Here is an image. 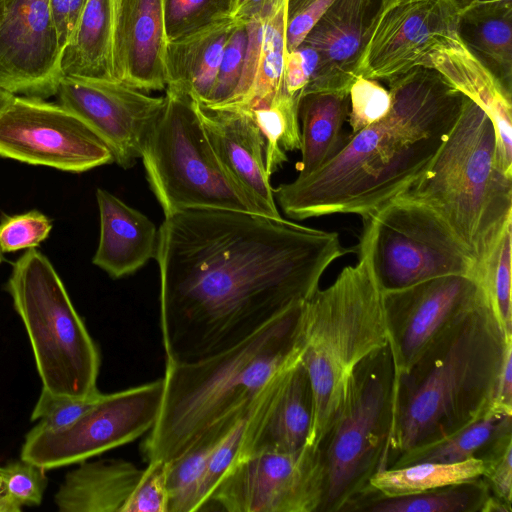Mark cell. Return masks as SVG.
Returning a JSON list of instances; mask_svg holds the SVG:
<instances>
[{"label": "cell", "mask_w": 512, "mask_h": 512, "mask_svg": "<svg viewBox=\"0 0 512 512\" xmlns=\"http://www.w3.org/2000/svg\"><path fill=\"white\" fill-rule=\"evenodd\" d=\"M351 249L337 232L257 213L187 209L158 229L166 362L230 348L307 300Z\"/></svg>", "instance_id": "cell-1"}, {"label": "cell", "mask_w": 512, "mask_h": 512, "mask_svg": "<svg viewBox=\"0 0 512 512\" xmlns=\"http://www.w3.org/2000/svg\"><path fill=\"white\" fill-rule=\"evenodd\" d=\"M387 82L391 106L384 118L349 134L319 170L273 189L289 218L367 216L401 195L429 166L466 96L432 67H415Z\"/></svg>", "instance_id": "cell-2"}, {"label": "cell", "mask_w": 512, "mask_h": 512, "mask_svg": "<svg viewBox=\"0 0 512 512\" xmlns=\"http://www.w3.org/2000/svg\"><path fill=\"white\" fill-rule=\"evenodd\" d=\"M509 336L484 299L448 325L407 372L395 375L387 468L490 409Z\"/></svg>", "instance_id": "cell-3"}, {"label": "cell", "mask_w": 512, "mask_h": 512, "mask_svg": "<svg viewBox=\"0 0 512 512\" xmlns=\"http://www.w3.org/2000/svg\"><path fill=\"white\" fill-rule=\"evenodd\" d=\"M303 302L221 352L166 362L160 412L141 445L147 463L173 460L212 425L249 409L276 374L300 360Z\"/></svg>", "instance_id": "cell-4"}, {"label": "cell", "mask_w": 512, "mask_h": 512, "mask_svg": "<svg viewBox=\"0 0 512 512\" xmlns=\"http://www.w3.org/2000/svg\"><path fill=\"white\" fill-rule=\"evenodd\" d=\"M363 229L355 265L303 302L302 355L313 393V421L307 445L319 447L344 400L356 366L388 345L381 289L372 266V223Z\"/></svg>", "instance_id": "cell-5"}, {"label": "cell", "mask_w": 512, "mask_h": 512, "mask_svg": "<svg viewBox=\"0 0 512 512\" xmlns=\"http://www.w3.org/2000/svg\"><path fill=\"white\" fill-rule=\"evenodd\" d=\"M397 198L432 210L475 262L512 222V174L502 166L494 126L471 99L425 171Z\"/></svg>", "instance_id": "cell-6"}, {"label": "cell", "mask_w": 512, "mask_h": 512, "mask_svg": "<svg viewBox=\"0 0 512 512\" xmlns=\"http://www.w3.org/2000/svg\"><path fill=\"white\" fill-rule=\"evenodd\" d=\"M6 290L27 331L42 388L98 396L99 350L50 260L27 249L12 264Z\"/></svg>", "instance_id": "cell-7"}, {"label": "cell", "mask_w": 512, "mask_h": 512, "mask_svg": "<svg viewBox=\"0 0 512 512\" xmlns=\"http://www.w3.org/2000/svg\"><path fill=\"white\" fill-rule=\"evenodd\" d=\"M394 387L389 345L354 369L340 409L319 445L325 470L320 512L354 511L373 493L370 477L388 464Z\"/></svg>", "instance_id": "cell-8"}, {"label": "cell", "mask_w": 512, "mask_h": 512, "mask_svg": "<svg viewBox=\"0 0 512 512\" xmlns=\"http://www.w3.org/2000/svg\"><path fill=\"white\" fill-rule=\"evenodd\" d=\"M150 189L164 215L187 209L263 214L215 153L194 100L167 86L164 105L141 154Z\"/></svg>", "instance_id": "cell-9"}, {"label": "cell", "mask_w": 512, "mask_h": 512, "mask_svg": "<svg viewBox=\"0 0 512 512\" xmlns=\"http://www.w3.org/2000/svg\"><path fill=\"white\" fill-rule=\"evenodd\" d=\"M367 216L373 271L383 291L446 275L475 277L473 259L426 206L395 198Z\"/></svg>", "instance_id": "cell-10"}, {"label": "cell", "mask_w": 512, "mask_h": 512, "mask_svg": "<svg viewBox=\"0 0 512 512\" xmlns=\"http://www.w3.org/2000/svg\"><path fill=\"white\" fill-rule=\"evenodd\" d=\"M163 379L100 394L73 425L60 431L35 426L26 437L21 459L52 469L81 463L130 443L149 432L160 412Z\"/></svg>", "instance_id": "cell-11"}, {"label": "cell", "mask_w": 512, "mask_h": 512, "mask_svg": "<svg viewBox=\"0 0 512 512\" xmlns=\"http://www.w3.org/2000/svg\"><path fill=\"white\" fill-rule=\"evenodd\" d=\"M325 470L320 447L266 451L234 461L208 503L228 512H320Z\"/></svg>", "instance_id": "cell-12"}, {"label": "cell", "mask_w": 512, "mask_h": 512, "mask_svg": "<svg viewBox=\"0 0 512 512\" xmlns=\"http://www.w3.org/2000/svg\"><path fill=\"white\" fill-rule=\"evenodd\" d=\"M0 156L81 173L114 162L108 146L59 103L15 96L0 115Z\"/></svg>", "instance_id": "cell-13"}, {"label": "cell", "mask_w": 512, "mask_h": 512, "mask_svg": "<svg viewBox=\"0 0 512 512\" xmlns=\"http://www.w3.org/2000/svg\"><path fill=\"white\" fill-rule=\"evenodd\" d=\"M449 0H386L365 49L360 76L388 80L430 67L432 54L461 44Z\"/></svg>", "instance_id": "cell-14"}, {"label": "cell", "mask_w": 512, "mask_h": 512, "mask_svg": "<svg viewBox=\"0 0 512 512\" xmlns=\"http://www.w3.org/2000/svg\"><path fill=\"white\" fill-rule=\"evenodd\" d=\"M56 96L108 146L122 168L141 158L164 105V96L153 97L113 78L65 76Z\"/></svg>", "instance_id": "cell-15"}, {"label": "cell", "mask_w": 512, "mask_h": 512, "mask_svg": "<svg viewBox=\"0 0 512 512\" xmlns=\"http://www.w3.org/2000/svg\"><path fill=\"white\" fill-rule=\"evenodd\" d=\"M395 375L407 372L453 321L487 296L470 275H446L383 291Z\"/></svg>", "instance_id": "cell-16"}, {"label": "cell", "mask_w": 512, "mask_h": 512, "mask_svg": "<svg viewBox=\"0 0 512 512\" xmlns=\"http://www.w3.org/2000/svg\"><path fill=\"white\" fill-rule=\"evenodd\" d=\"M48 0H16L0 20V88L47 99L64 77Z\"/></svg>", "instance_id": "cell-17"}, {"label": "cell", "mask_w": 512, "mask_h": 512, "mask_svg": "<svg viewBox=\"0 0 512 512\" xmlns=\"http://www.w3.org/2000/svg\"><path fill=\"white\" fill-rule=\"evenodd\" d=\"M313 393L301 358L276 374L250 409L235 457L266 451L293 452L307 445Z\"/></svg>", "instance_id": "cell-18"}, {"label": "cell", "mask_w": 512, "mask_h": 512, "mask_svg": "<svg viewBox=\"0 0 512 512\" xmlns=\"http://www.w3.org/2000/svg\"><path fill=\"white\" fill-rule=\"evenodd\" d=\"M386 0H334L304 41L319 55L317 71L302 95L349 92Z\"/></svg>", "instance_id": "cell-19"}, {"label": "cell", "mask_w": 512, "mask_h": 512, "mask_svg": "<svg viewBox=\"0 0 512 512\" xmlns=\"http://www.w3.org/2000/svg\"><path fill=\"white\" fill-rule=\"evenodd\" d=\"M194 104L215 153L231 177L264 215L281 217L266 170L265 140L251 112L240 107H207L195 100Z\"/></svg>", "instance_id": "cell-20"}, {"label": "cell", "mask_w": 512, "mask_h": 512, "mask_svg": "<svg viewBox=\"0 0 512 512\" xmlns=\"http://www.w3.org/2000/svg\"><path fill=\"white\" fill-rule=\"evenodd\" d=\"M162 0H121L111 50L114 79L145 92L168 84Z\"/></svg>", "instance_id": "cell-21"}, {"label": "cell", "mask_w": 512, "mask_h": 512, "mask_svg": "<svg viewBox=\"0 0 512 512\" xmlns=\"http://www.w3.org/2000/svg\"><path fill=\"white\" fill-rule=\"evenodd\" d=\"M100 238L92 258L94 265L112 278L130 275L156 258L158 230L140 211L107 190L98 188Z\"/></svg>", "instance_id": "cell-22"}, {"label": "cell", "mask_w": 512, "mask_h": 512, "mask_svg": "<svg viewBox=\"0 0 512 512\" xmlns=\"http://www.w3.org/2000/svg\"><path fill=\"white\" fill-rule=\"evenodd\" d=\"M436 69L490 118L503 168L512 174V94L461 43L432 54Z\"/></svg>", "instance_id": "cell-23"}, {"label": "cell", "mask_w": 512, "mask_h": 512, "mask_svg": "<svg viewBox=\"0 0 512 512\" xmlns=\"http://www.w3.org/2000/svg\"><path fill=\"white\" fill-rule=\"evenodd\" d=\"M236 25L230 16L212 21L167 42V86L200 104L210 98L228 38Z\"/></svg>", "instance_id": "cell-24"}, {"label": "cell", "mask_w": 512, "mask_h": 512, "mask_svg": "<svg viewBox=\"0 0 512 512\" xmlns=\"http://www.w3.org/2000/svg\"><path fill=\"white\" fill-rule=\"evenodd\" d=\"M143 469L123 459L81 462L54 495L61 512H121Z\"/></svg>", "instance_id": "cell-25"}, {"label": "cell", "mask_w": 512, "mask_h": 512, "mask_svg": "<svg viewBox=\"0 0 512 512\" xmlns=\"http://www.w3.org/2000/svg\"><path fill=\"white\" fill-rule=\"evenodd\" d=\"M349 92H312L301 96V160L297 177L319 170L344 147L349 139L343 125L349 114Z\"/></svg>", "instance_id": "cell-26"}, {"label": "cell", "mask_w": 512, "mask_h": 512, "mask_svg": "<svg viewBox=\"0 0 512 512\" xmlns=\"http://www.w3.org/2000/svg\"><path fill=\"white\" fill-rule=\"evenodd\" d=\"M464 47L512 94V0L472 6L459 14Z\"/></svg>", "instance_id": "cell-27"}, {"label": "cell", "mask_w": 512, "mask_h": 512, "mask_svg": "<svg viewBox=\"0 0 512 512\" xmlns=\"http://www.w3.org/2000/svg\"><path fill=\"white\" fill-rule=\"evenodd\" d=\"M252 406L218 421L179 456L166 462L168 512L201 510L202 485L211 455L220 440L250 411Z\"/></svg>", "instance_id": "cell-28"}, {"label": "cell", "mask_w": 512, "mask_h": 512, "mask_svg": "<svg viewBox=\"0 0 512 512\" xmlns=\"http://www.w3.org/2000/svg\"><path fill=\"white\" fill-rule=\"evenodd\" d=\"M110 49V0H87L72 38L63 49L64 77L113 78Z\"/></svg>", "instance_id": "cell-29"}, {"label": "cell", "mask_w": 512, "mask_h": 512, "mask_svg": "<svg viewBox=\"0 0 512 512\" xmlns=\"http://www.w3.org/2000/svg\"><path fill=\"white\" fill-rule=\"evenodd\" d=\"M484 468L479 457L456 463L419 462L382 469L370 477L369 487L379 497L408 496L477 479Z\"/></svg>", "instance_id": "cell-30"}, {"label": "cell", "mask_w": 512, "mask_h": 512, "mask_svg": "<svg viewBox=\"0 0 512 512\" xmlns=\"http://www.w3.org/2000/svg\"><path fill=\"white\" fill-rule=\"evenodd\" d=\"M512 430V414L490 407L480 418L434 443L398 456L389 468L419 462L456 463L477 457L496 437Z\"/></svg>", "instance_id": "cell-31"}, {"label": "cell", "mask_w": 512, "mask_h": 512, "mask_svg": "<svg viewBox=\"0 0 512 512\" xmlns=\"http://www.w3.org/2000/svg\"><path fill=\"white\" fill-rule=\"evenodd\" d=\"M491 494L487 482L477 479L401 497L371 496L356 511L364 512H481Z\"/></svg>", "instance_id": "cell-32"}, {"label": "cell", "mask_w": 512, "mask_h": 512, "mask_svg": "<svg viewBox=\"0 0 512 512\" xmlns=\"http://www.w3.org/2000/svg\"><path fill=\"white\" fill-rule=\"evenodd\" d=\"M287 0H271L262 30L259 57L252 87L238 106L251 108L268 103L283 89L286 57Z\"/></svg>", "instance_id": "cell-33"}, {"label": "cell", "mask_w": 512, "mask_h": 512, "mask_svg": "<svg viewBox=\"0 0 512 512\" xmlns=\"http://www.w3.org/2000/svg\"><path fill=\"white\" fill-rule=\"evenodd\" d=\"M299 101L282 89L268 103L245 108L263 134L265 165L270 177L288 160L287 151L301 148Z\"/></svg>", "instance_id": "cell-34"}, {"label": "cell", "mask_w": 512, "mask_h": 512, "mask_svg": "<svg viewBox=\"0 0 512 512\" xmlns=\"http://www.w3.org/2000/svg\"><path fill=\"white\" fill-rule=\"evenodd\" d=\"M511 246L512 222L504 228L475 273L505 334H512Z\"/></svg>", "instance_id": "cell-35"}, {"label": "cell", "mask_w": 512, "mask_h": 512, "mask_svg": "<svg viewBox=\"0 0 512 512\" xmlns=\"http://www.w3.org/2000/svg\"><path fill=\"white\" fill-rule=\"evenodd\" d=\"M45 468L20 459L1 467L0 512H19L24 506H38L48 484Z\"/></svg>", "instance_id": "cell-36"}, {"label": "cell", "mask_w": 512, "mask_h": 512, "mask_svg": "<svg viewBox=\"0 0 512 512\" xmlns=\"http://www.w3.org/2000/svg\"><path fill=\"white\" fill-rule=\"evenodd\" d=\"M232 0H162L167 42L229 16Z\"/></svg>", "instance_id": "cell-37"}, {"label": "cell", "mask_w": 512, "mask_h": 512, "mask_svg": "<svg viewBox=\"0 0 512 512\" xmlns=\"http://www.w3.org/2000/svg\"><path fill=\"white\" fill-rule=\"evenodd\" d=\"M246 43V27L236 22L226 43L210 98L202 105L224 107L233 101L242 75Z\"/></svg>", "instance_id": "cell-38"}, {"label": "cell", "mask_w": 512, "mask_h": 512, "mask_svg": "<svg viewBox=\"0 0 512 512\" xmlns=\"http://www.w3.org/2000/svg\"><path fill=\"white\" fill-rule=\"evenodd\" d=\"M349 101L351 135L384 118L391 106L389 90L376 80L363 76H359L351 85Z\"/></svg>", "instance_id": "cell-39"}, {"label": "cell", "mask_w": 512, "mask_h": 512, "mask_svg": "<svg viewBox=\"0 0 512 512\" xmlns=\"http://www.w3.org/2000/svg\"><path fill=\"white\" fill-rule=\"evenodd\" d=\"M100 394L94 398H76L42 388L31 420H40L36 426L46 431L64 430L89 410Z\"/></svg>", "instance_id": "cell-40"}, {"label": "cell", "mask_w": 512, "mask_h": 512, "mask_svg": "<svg viewBox=\"0 0 512 512\" xmlns=\"http://www.w3.org/2000/svg\"><path fill=\"white\" fill-rule=\"evenodd\" d=\"M51 230L52 221L38 210L4 216L0 221V251L35 248L48 238Z\"/></svg>", "instance_id": "cell-41"}, {"label": "cell", "mask_w": 512, "mask_h": 512, "mask_svg": "<svg viewBox=\"0 0 512 512\" xmlns=\"http://www.w3.org/2000/svg\"><path fill=\"white\" fill-rule=\"evenodd\" d=\"M484 462L481 476L491 493L511 505L512 503V430L491 441L477 456Z\"/></svg>", "instance_id": "cell-42"}, {"label": "cell", "mask_w": 512, "mask_h": 512, "mask_svg": "<svg viewBox=\"0 0 512 512\" xmlns=\"http://www.w3.org/2000/svg\"><path fill=\"white\" fill-rule=\"evenodd\" d=\"M121 512H168L166 462L147 463Z\"/></svg>", "instance_id": "cell-43"}, {"label": "cell", "mask_w": 512, "mask_h": 512, "mask_svg": "<svg viewBox=\"0 0 512 512\" xmlns=\"http://www.w3.org/2000/svg\"><path fill=\"white\" fill-rule=\"evenodd\" d=\"M319 65V55L306 41H302L285 57L283 89L300 100L303 91L312 81Z\"/></svg>", "instance_id": "cell-44"}, {"label": "cell", "mask_w": 512, "mask_h": 512, "mask_svg": "<svg viewBox=\"0 0 512 512\" xmlns=\"http://www.w3.org/2000/svg\"><path fill=\"white\" fill-rule=\"evenodd\" d=\"M248 413L220 440L211 455L202 485L201 510L208 504L214 488L235 460Z\"/></svg>", "instance_id": "cell-45"}, {"label": "cell", "mask_w": 512, "mask_h": 512, "mask_svg": "<svg viewBox=\"0 0 512 512\" xmlns=\"http://www.w3.org/2000/svg\"><path fill=\"white\" fill-rule=\"evenodd\" d=\"M334 0H287L286 50H294Z\"/></svg>", "instance_id": "cell-46"}, {"label": "cell", "mask_w": 512, "mask_h": 512, "mask_svg": "<svg viewBox=\"0 0 512 512\" xmlns=\"http://www.w3.org/2000/svg\"><path fill=\"white\" fill-rule=\"evenodd\" d=\"M51 17L62 50L75 31L87 0H48Z\"/></svg>", "instance_id": "cell-47"}, {"label": "cell", "mask_w": 512, "mask_h": 512, "mask_svg": "<svg viewBox=\"0 0 512 512\" xmlns=\"http://www.w3.org/2000/svg\"><path fill=\"white\" fill-rule=\"evenodd\" d=\"M491 407L498 411L512 414V336L506 339Z\"/></svg>", "instance_id": "cell-48"}, {"label": "cell", "mask_w": 512, "mask_h": 512, "mask_svg": "<svg viewBox=\"0 0 512 512\" xmlns=\"http://www.w3.org/2000/svg\"><path fill=\"white\" fill-rule=\"evenodd\" d=\"M267 0H232L229 16L236 22H242L250 14L258 11Z\"/></svg>", "instance_id": "cell-49"}, {"label": "cell", "mask_w": 512, "mask_h": 512, "mask_svg": "<svg viewBox=\"0 0 512 512\" xmlns=\"http://www.w3.org/2000/svg\"><path fill=\"white\" fill-rule=\"evenodd\" d=\"M497 1H506V0H449V2L453 5V7L456 9L458 14L465 11L466 9L479 5V4H485V3H491V2H497Z\"/></svg>", "instance_id": "cell-50"}, {"label": "cell", "mask_w": 512, "mask_h": 512, "mask_svg": "<svg viewBox=\"0 0 512 512\" xmlns=\"http://www.w3.org/2000/svg\"><path fill=\"white\" fill-rule=\"evenodd\" d=\"M14 98H15V95L0 88V115L12 103Z\"/></svg>", "instance_id": "cell-51"}, {"label": "cell", "mask_w": 512, "mask_h": 512, "mask_svg": "<svg viewBox=\"0 0 512 512\" xmlns=\"http://www.w3.org/2000/svg\"><path fill=\"white\" fill-rule=\"evenodd\" d=\"M15 1L16 0H0V20L4 17Z\"/></svg>", "instance_id": "cell-52"}, {"label": "cell", "mask_w": 512, "mask_h": 512, "mask_svg": "<svg viewBox=\"0 0 512 512\" xmlns=\"http://www.w3.org/2000/svg\"><path fill=\"white\" fill-rule=\"evenodd\" d=\"M2 494V477H1V467H0V495Z\"/></svg>", "instance_id": "cell-53"}, {"label": "cell", "mask_w": 512, "mask_h": 512, "mask_svg": "<svg viewBox=\"0 0 512 512\" xmlns=\"http://www.w3.org/2000/svg\"><path fill=\"white\" fill-rule=\"evenodd\" d=\"M3 260V256H2V252L0 251V263L2 262Z\"/></svg>", "instance_id": "cell-54"}]
</instances>
